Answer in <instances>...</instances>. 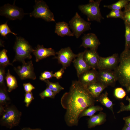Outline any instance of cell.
Masks as SVG:
<instances>
[{"mask_svg": "<svg viewBox=\"0 0 130 130\" xmlns=\"http://www.w3.org/2000/svg\"><path fill=\"white\" fill-rule=\"evenodd\" d=\"M5 79L8 88V92H10L18 87L17 81L15 77L11 74L9 69L6 73Z\"/></svg>", "mask_w": 130, "mask_h": 130, "instance_id": "obj_23", "label": "cell"}, {"mask_svg": "<svg viewBox=\"0 0 130 130\" xmlns=\"http://www.w3.org/2000/svg\"><path fill=\"white\" fill-rule=\"evenodd\" d=\"M129 2V0H120L117 2L111 5H104V7L111 10H121Z\"/></svg>", "mask_w": 130, "mask_h": 130, "instance_id": "obj_25", "label": "cell"}, {"mask_svg": "<svg viewBox=\"0 0 130 130\" xmlns=\"http://www.w3.org/2000/svg\"><path fill=\"white\" fill-rule=\"evenodd\" d=\"M56 52L51 48H46L43 45H37L32 52L35 57L36 62L51 56H55Z\"/></svg>", "mask_w": 130, "mask_h": 130, "instance_id": "obj_16", "label": "cell"}, {"mask_svg": "<svg viewBox=\"0 0 130 130\" xmlns=\"http://www.w3.org/2000/svg\"><path fill=\"white\" fill-rule=\"evenodd\" d=\"M22 63V65L14 68L20 78L22 80L28 79L35 80L36 77L32 61L30 60L27 62L24 61Z\"/></svg>", "mask_w": 130, "mask_h": 130, "instance_id": "obj_9", "label": "cell"}, {"mask_svg": "<svg viewBox=\"0 0 130 130\" xmlns=\"http://www.w3.org/2000/svg\"><path fill=\"white\" fill-rule=\"evenodd\" d=\"M119 59V57L117 53L106 57L100 56L98 69L114 70L118 65Z\"/></svg>", "mask_w": 130, "mask_h": 130, "instance_id": "obj_12", "label": "cell"}, {"mask_svg": "<svg viewBox=\"0 0 130 130\" xmlns=\"http://www.w3.org/2000/svg\"><path fill=\"white\" fill-rule=\"evenodd\" d=\"M82 43L80 47L90 49L97 50L100 43L97 36L94 33H91L84 34L82 38Z\"/></svg>", "mask_w": 130, "mask_h": 130, "instance_id": "obj_14", "label": "cell"}, {"mask_svg": "<svg viewBox=\"0 0 130 130\" xmlns=\"http://www.w3.org/2000/svg\"><path fill=\"white\" fill-rule=\"evenodd\" d=\"M124 22L125 26V44L124 51L126 52L129 50L130 46V25L126 22Z\"/></svg>", "mask_w": 130, "mask_h": 130, "instance_id": "obj_27", "label": "cell"}, {"mask_svg": "<svg viewBox=\"0 0 130 130\" xmlns=\"http://www.w3.org/2000/svg\"><path fill=\"white\" fill-rule=\"evenodd\" d=\"M126 99L129 102V104L126 105L122 102H121L120 103V110L117 112V113L124 111H130V98L128 96L126 97Z\"/></svg>", "mask_w": 130, "mask_h": 130, "instance_id": "obj_36", "label": "cell"}, {"mask_svg": "<svg viewBox=\"0 0 130 130\" xmlns=\"http://www.w3.org/2000/svg\"><path fill=\"white\" fill-rule=\"evenodd\" d=\"M124 11L121 10H111V11L106 15L107 18H120L123 19L124 16Z\"/></svg>", "mask_w": 130, "mask_h": 130, "instance_id": "obj_29", "label": "cell"}, {"mask_svg": "<svg viewBox=\"0 0 130 130\" xmlns=\"http://www.w3.org/2000/svg\"><path fill=\"white\" fill-rule=\"evenodd\" d=\"M103 110V108L99 105L91 106L83 110L80 114L79 119L85 116L91 117L98 111H101Z\"/></svg>", "mask_w": 130, "mask_h": 130, "instance_id": "obj_24", "label": "cell"}, {"mask_svg": "<svg viewBox=\"0 0 130 130\" xmlns=\"http://www.w3.org/2000/svg\"><path fill=\"white\" fill-rule=\"evenodd\" d=\"M13 49L15 53L13 63L18 61L22 62L25 59H31V55L33 49L29 43L24 38L20 37H16Z\"/></svg>", "mask_w": 130, "mask_h": 130, "instance_id": "obj_4", "label": "cell"}, {"mask_svg": "<svg viewBox=\"0 0 130 130\" xmlns=\"http://www.w3.org/2000/svg\"><path fill=\"white\" fill-rule=\"evenodd\" d=\"M95 99L78 80L73 81L69 92L65 93L61 100L62 107L66 110L64 119L67 125H77L80 114L94 105Z\"/></svg>", "mask_w": 130, "mask_h": 130, "instance_id": "obj_1", "label": "cell"}, {"mask_svg": "<svg viewBox=\"0 0 130 130\" xmlns=\"http://www.w3.org/2000/svg\"><path fill=\"white\" fill-rule=\"evenodd\" d=\"M64 70L65 69L62 68L58 71L55 72L54 73V77L58 79L62 78L63 74L65 72Z\"/></svg>", "mask_w": 130, "mask_h": 130, "instance_id": "obj_38", "label": "cell"}, {"mask_svg": "<svg viewBox=\"0 0 130 130\" xmlns=\"http://www.w3.org/2000/svg\"><path fill=\"white\" fill-rule=\"evenodd\" d=\"M7 50L3 49L0 52V66L5 67L9 65H13L11 63L7 56Z\"/></svg>", "mask_w": 130, "mask_h": 130, "instance_id": "obj_28", "label": "cell"}, {"mask_svg": "<svg viewBox=\"0 0 130 130\" xmlns=\"http://www.w3.org/2000/svg\"><path fill=\"white\" fill-rule=\"evenodd\" d=\"M84 52V59L87 65L91 69H98L100 56L97 50L90 49Z\"/></svg>", "mask_w": 130, "mask_h": 130, "instance_id": "obj_13", "label": "cell"}, {"mask_svg": "<svg viewBox=\"0 0 130 130\" xmlns=\"http://www.w3.org/2000/svg\"><path fill=\"white\" fill-rule=\"evenodd\" d=\"M98 72L97 82L106 88L109 86L114 87L117 78L114 70H98Z\"/></svg>", "mask_w": 130, "mask_h": 130, "instance_id": "obj_11", "label": "cell"}, {"mask_svg": "<svg viewBox=\"0 0 130 130\" xmlns=\"http://www.w3.org/2000/svg\"><path fill=\"white\" fill-rule=\"evenodd\" d=\"M56 94L47 87L45 90L39 93V95L42 99H44L45 98H54Z\"/></svg>", "mask_w": 130, "mask_h": 130, "instance_id": "obj_31", "label": "cell"}, {"mask_svg": "<svg viewBox=\"0 0 130 130\" xmlns=\"http://www.w3.org/2000/svg\"><path fill=\"white\" fill-rule=\"evenodd\" d=\"M68 24L76 38H78L84 32L91 29V23L84 20L77 12L69 21Z\"/></svg>", "mask_w": 130, "mask_h": 130, "instance_id": "obj_7", "label": "cell"}, {"mask_svg": "<svg viewBox=\"0 0 130 130\" xmlns=\"http://www.w3.org/2000/svg\"><path fill=\"white\" fill-rule=\"evenodd\" d=\"M21 130H42L39 128L32 129L29 127H24Z\"/></svg>", "mask_w": 130, "mask_h": 130, "instance_id": "obj_42", "label": "cell"}, {"mask_svg": "<svg viewBox=\"0 0 130 130\" xmlns=\"http://www.w3.org/2000/svg\"><path fill=\"white\" fill-rule=\"evenodd\" d=\"M101 1V0H91L87 4L79 5L78 8L82 13L87 16L88 20L95 21L100 23L104 19L99 7Z\"/></svg>", "mask_w": 130, "mask_h": 130, "instance_id": "obj_5", "label": "cell"}, {"mask_svg": "<svg viewBox=\"0 0 130 130\" xmlns=\"http://www.w3.org/2000/svg\"><path fill=\"white\" fill-rule=\"evenodd\" d=\"M129 50H130V48H129Z\"/></svg>", "mask_w": 130, "mask_h": 130, "instance_id": "obj_44", "label": "cell"}, {"mask_svg": "<svg viewBox=\"0 0 130 130\" xmlns=\"http://www.w3.org/2000/svg\"><path fill=\"white\" fill-rule=\"evenodd\" d=\"M44 81L46 83L47 87L56 94L64 89V88L61 86L58 82H52L48 79Z\"/></svg>", "mask_w": 130, "mask_h": 130, "instance_id": "obj_26", "label": "cell"}, {"mask_svg": "<svg viewBox=\"0 0 130 130\" xmlns=\"http://www.w3.org/2000/svg\"><path fill=\"white\" fill-rule=\"evenodd\" d=\"M86 87L89 92L95 98H98L106 88L98 82L91 84Z\"/></svg>", "mask_w": 130, "mask_h": 130, "instance_id": "obj_20", "label": "cell"}, {"mask_svg": "<svg viewBox=\"0 0 130 130\" xmlns=\"http://www.w3.org/2000/svg\"><path fill=\"white\" fill-rule=\"evenodd\" d=\"M108 93L107 91L101 94L96 98V101L100 102L103 105L110 110L112 112L114 118H115L113 110V106L114 104L108 97Z\"/></svg>", "mask_w": 130, "mask_h": 130, "instance_id": "obj_21", "label": "cell"}, {"mask_svg": "<svg viewBox=\"0 0 130 130\" xmlns=\"http://www.w3.org/2000/svg\"><path fill=\"white\" fill-rule=\"evenodd\" d=\"M123 119L125 122V124L130 127V116L124 117Z\"/></svg>", "mask_w": 130, "mask_h": 130, "instance_id": "obj_40", "label": "cell"}, {"mask_svg": "<svg viewBox=\"0 0 130 130\" xmlns=\"http://www.w3.org/2000/svg\"><path fill=\"white\" fill-rule=\"evenodd\" d=\"M126 93L124 90L121 87H117L115 89L114 95L116 98L122 99L126 96Z\"/></svg>", "mask_w": 130, "mask_h": 130, "instance_id": "obj_32", "label": "cell"}, {"mask_svg": "<svg viewBox=\"0 0 130 130\" xmlns=\"http://www.w3.org/2000/svg\"><path fill=\"white\" fill-rule=\"evenodd\" d=\"M23 86L26 93L31 92L35 88V87L30 83H24Z\"/></svg>", "mask_w": 130, "mask_h": 130, "instance_id": "obj_37", "label": "cell"}, {"mask_svg": "<svg viewBox=\"0 0 130 130\" xmlns=\"http://www.w3.org/2000/svg\"><path fill=\"white\" fill-rule=\"evenodd\" d=\"M54 77V74L52 71H44L41 73L39 77V79L41 81L45 80Z\"/></svg>", "mask_w": 130, "mask_h": 130, "instance_id": "obj_33", "label": "cell"}, {"mask_svg": "<svg viewBox=\"0 0 130 130\" xmlns=\"http://www.w3.org/2000/svg\"><path fill=\"white\" fill-rule=\"evenodd\" d=\"M33 11L30 13V17L41 18L48 21H54L53 13L49 9L46 2L43 0H35Z\"/></svg>", "mask_w": 130, "mask_h": 130, "instance_id": "obj_6", "label": "cell"}, {"mask_svg": "<svg viewBox=\"0 0 130 130\" xmlns=\"http://www.w3.org/2000/svg\"><path fill=\"white\" fill-rule=\"evenodd\" d=\"M98 72L96 70L92 69L81 74L78 77V81L85 87L97 82Z\"/></svg>", "mask_w": 130, "mask_h": 130, "instance_id": "obj_15", "label": "cell"}, {"mask_svg": "<svg viewBox=\"0 0 130 130\" xmlns=\"http://www.w3.org/2000/svg\"><path fill=\"white\" fill-rule=\"evenodd\" d=\"M84 52L79 53L78 54L77 57L72 61L76 70L77 75L78 77L81 74L91 69L84 59Z\"/></svg>", "mask_w": 130, "mask_h": 130, "instance_id": "obj_17", "label": "cell"}, {"mask_svg": "<svg viewBox=\"0 0 130 130\" xmlns=\"http://www.w3.org/2000/svg\"><path fill=\"white\" fill-rule=\"evenodd\" d=\"M129 0V3L124 7V12L130 11V0Z\"/></svg>", "mask_w": 130, "mask_h": 130, "instance_id": "obj_41", "label": "cell"}, {"mask_svg": "<svg viewBox=\"0 0 130 130\" xmlns=\"http://www.w3.org/2000/svg\"><path fill=\"white\" fill-rule=\"evenodd\" d=\"M26 14L22 9L8 3L4 5L0 9V15L12 20H21Z\"/></svg>", "mask_w": 130, "mask_h": 130, "instance_id": "obj_8", "label": "cell"}, {"mask_svg": "<svg viewBox=\"0 0 130 130\" xmlns=\"http://www.w3.org/2000/svg\"><path fill=\"white\" fill-rule=\"evenodd\" d=\"M56 54L57 56L53 58L57 59L58 63L62 65V68L65 70L78 56V54H74L69 47L61 49L56 52Z\"/></svg>", "mask_w": 130, "mask_h": 130, "instance_id": "obj_10", "label": "cell"}, {"mask_svg": "<svg viewBox=\"0 0 130 130\" xmlns=\"http://www.w3.org/2000/svg\"><path fill=\"white\" fill-rule=\"evenodd\" d=\"M7 22L0 25V33L1 35L2 36L5 37L8 34L10 33L15 35H17V34L11 31L7 24Z\"/></svg>", "mask_w": 130, "mask_h": 130, "instance_id": "obj_30", "label": "cell"}, {"mask_svg": "<svg viewBox=\"0 0 130 130\" xmlns=\"http://www.w3.org/2000/svg\"><path fill=\"white\" fill-rule=\"evenodd\" d=\"M7 91L6 86H0V105L4 107L10 104L11 103Z\"/></svg>", "mask_w": 130, "mask_h": 130, "instance_id": "obj_22", "label": "cell"}, {"mask_svg": "<svg viewBox=\"0 0 130 130\" xmlns=\"http://www.w3.org/2000/svg\"><path fill=\"white\" fill-rule=\"evenodd\" d=\"M54 32L58 35L62 37L74 36L70 30L69 24L64 21L58 22L56 23Z\"/></svg>", "mask_w": 130, "mask_h": 130, "instance_id": "obj_18", "label": "cell"}, {"mask_svg": "<svg viewBox=\"0 0 130 130\" xmlns=\"http://www.w3.org/2000/svg\"><path fill=\"white\" fill-rule=\"evenodd\" d=\"M22 114L15 106L10 104L5 107L4 112L0 116V125L10 129L17 126L20 122Z\"/></svg>", "mask_w": 130, "mask_h": 130, "instance_id": "obj_3", "label": "cell"}, {"mask_svg": "<svg viewBox=\"0 0 130 130\" xmlns=\"http://www.w3.org/2000/svg\"><path fill=\"white\" fill-rule=\"evenodd\" d=\"M114 71L120 84L130 92V50L121 53L118 65Z\"/></svg>", "mask_w": 130, "mask_h": 130, "instance_id": "obj_2", "label": "cell"}, {"mask_svg": "<svg viewBox=\"0 0 130 130\" xmlns=\"http://www.w3.org/2000/svg\"><path fill=\"white\" fill-rule=\"evenodd\" d=\"M106 115L105 113L100 111L99 113L90 117L88 121V126L89 128L102 124L106 120Z\"/></svg>", "mask_w": 130, "mask_h": 130, "instance_id": "obj_19", "label": "cell"}, {"mask_svg": "<svg viewBox=\"0 0 130 130\" xmlns=\"http://www.w3.org/2000/svg\"><path fill=\"white\" fill-rule=\"evenodd\" d=\"M34 99L32 92L26 93L25 95L24 102L25 103L26 106L28 107L32 101Z\"/></svg>", "mask_w": 130, "mask_h": 130, "instance_id": "obj_34", "label": "cell"}, {"mask_svg": "<svg viewBox=\"0 0 130 130\" xmlns=\"http://www.w3.org/2000/svg\"><path fill=\"white\" fill-rule=\"evenodd\" d=\"M123 20L130 25V11L124 12Z\"/></svg>", "mask_w": 130, "mask_h": 130, "instance_id": "obj_39", "label": "cell"}, {"mask_svg": "<svg viewBox=\"0 0 130 130\" xmlns=\"http://www.w3.org/2000/svg\"><path fill=\"white\" fill-rule=\"evenodd\" d=\"M6 75L5 67L0 66V86H6L5 80Z\"/></svg>", "mask_w": 130, "mask_h": 130, "instance_id": "obj_35", "label": "cell"}, {"mask_svg": "<svg viewBox=\"0 0 130 130\" xmlns=\"http://www.w3.org/2000/svg\"><path fill=\"white\" fill-rule=\"evenodd\" d=\"M122 130H130V127L125 124Z\"/></svg>", "mask_w": 130, "mask_h": 130, "instance_id": "obj_43", "label": "cell"}]
</instances>
